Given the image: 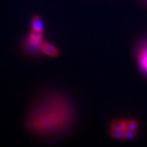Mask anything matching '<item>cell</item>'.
<instances>
[{"label":"cell","mask_w":147,"mask_h":147,"mask_svg":"<svg viewBox=\"0 0 147 147\" xmlns=\"http://www.w3.org/2000/svg\"><path fill=\"white\" fill-rule=\"evenodd\" d=\"M73 119L68 101L58 95H51L37 102L29 113L26 125L30 131L40 135H52L68 128Z\"/></svg>","instance_id":"obj_1"},{"label":"cell","mask_w":147,"mask_h":147,"mask_svg":"<svg viewBox=\"0 0 147 147\" xmlns=\"http://www.w3.org/2000/svg\"><path fill=\"white\" fill-rule=\"evenodd\" d=\"M43 38V32L42 30H36V29H32L29 33V37L27 38V44L29 46H31L32 47H38L39 48V46L41 45V41Z\"/></svg>","instance_id":"obj_2"},{"label":"cell","mask_w":147,"mask_h":147,"mask_svg":"<svg viewBox=\"0 0 147 147\" xmlns=\"http://www.w3.org/2000/svg\"><path fill=\"white\" fill-rule=\"evenodd\" d=\"M39 50L47 56L56 57L59 55V51L54 46L48 42H42L39 46Z\"/></svg>","instance_id":"obj_3"},{"label":"cell","mask_w":147,"mask_h":147,"mask_svg":"<svg viewBox=\"0 0 147 147\" xmlns=\"http://www.w3.org/2000/svg\"><path fill=\"white\" fill-rule=\"evenodd\" d=\"M138 62L142 69L147 73V44L143 45L138 51Z\"/></svg>","instance_id":"obj_4"},{"label":"cell","mask_w":147,"mask_h":147,"mask_svg":"<svg viewBox=\"0 0 147 147\" xmlns=\"http://www.w3.org/2000/svg\"><path fill=\"white\" fill-rule=\"evenodd\" d=\"M110 129L120 131H124L125 130H126L125 122L124 120H114L110 124Z\"/></svg>","instance_id":"obj_5"},{"label":"cell","mask_w":147,"mask_h":147,"mask_svg":"<svg viewBox=\"0 0 147 147\" xmlns=\"http://www.w3.org/2000/svg\"><path fill=\"white\" fill-rule=\"evenodd\" d=\"M31 25H32V29L42 30L43 29L42 21H41V20L40 19V18L36 15L34 16V17L32 18Z\"/></svg>","instance_id":"obj_6"},{"label":"cell","mask_w":147,"mask_h":147,"mask_svg":"<svg viewBox=\"0 0 147 147\" xmlns=\"http://www.w3.org/2000/svg\"><path fill=\"white\" fill-rule=\"evenodd\" d=\"M125 122L126 129L131 130V131H136V130L138 129V124L135 120L128 119V120H125Z\"/></svg>","instance_id":"obj_7"},{"label":"cell","mask_w":147,"mask_h":147,"mask_svg":"<svg viewBox=\"0 0 147 147\" xmlns=\"http://www.w3.org/2000/svg\"><path fill=\"white\" fill-rule=\"evenodd\" d=\"M110 136L115 140L124 139V131H120L110 129Z\"/></svg>","instance_id":"obj_8"},{"label":"cell","mask_w":147,"mask_h":147,"mask_svg":"<svg viewBox=\"0 0 147 147\" xmlns=\"http://www.w3.org/2000/svg\"><path fill=\"white\" fill-rule=\"evenodd\" d=\"M137 134L136 131H131V130L126 129L124 131V139L126 140H132L135 138Z\"/></svg>","instance_id":"obj_9"}]
</instances>
